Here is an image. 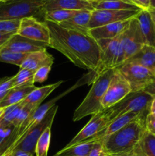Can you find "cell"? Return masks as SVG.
<instances>
[{
	"mask_svg": "<svg viewBox=\"0 0 155 156\" xmlns=\"http://www.w3.org/2000/svg\"><path fill=\"white\" fill-rule=\"evenodd\" d=\"M50 34L49 47L66 56L71 62L84 69L93 71L100 61V48L91 35L67 30L58 24L43 21Z\"/></svg>",
	"mask_w": 155,
	"mask_h": 156,
	"instance_id": "cell-1",
	"label": "cell"
},
{
	"mask_svg": "<svg viewBox=\"0 0 155 156\" xmlns=\"http://www.w3.org/2000/svg\"><path fill=\"white\" fill-rule=\"evenodd\" d=\"M145 131V120L140 119L131 122L100 141L108 155L129 153L134 152Z\"/></svg>",
	"mask_w": 155,
	"mask_h": 156,
	"instance_id": "cell-2",
	"label": "cell"
},
{
	"mask_svg": "<svg viewBox=\"0 0 155 156\" xmlns=\"http://www.w3.org/2000/svg\"><path fill=\"white\" fill-rule=\"evenodd\" d=\"M114 72V69L106 70L92 81L89 92L74 112L73 121H78L84 117L94 115L103 110L102 108V100L113 76Z\"/></svg>",
	"mask_w": 155,
	"mask_h": 156,
	"instance_id": "cell-3",
	"label": "cell"
},
{
	"mask_svg": "<svg viewBox=\"0 0 155 156\" xmlns=\"http://www.w3.org/2000/svg\"><path fill=\"white\" fill-rule=\"evenodd\" d=\"M155 97L144 91H132L122 100L110 108L106 109L110 122L116 117L129 112H135L147 116L150 108Z\"/></svg>",
	"mask_w": 155,
	"mask_h": 156,
	"instance_id": "cell-4",
	"label": "cell"
},
{
	"mask_svg": "<svg viewBox=\"0 0 155 156\" xmlns=\"http://www.w3.org/2000/svg\"><path fill=\"white\" fill-rule=\"evenodd\" d=\"M145 45L144 37L136 18L131 19L129 27L119 37L118 56L115 67L129 60Z\"/></svg>",
	"mask_w": 155,
	"mask_h": 156,
	"instance_id": "cell-5",
	"label": "cell"
},
{
	"mask_svg": "<svg viewBox=\"0 0 155 156\" xmlns=\"http://www.w3.org/2000/svg\"><path fill=\"white\" fill-rule=\"evenodd\" d=\"M49 0H9L0 5V20L35 18Z\"/></svg>",
	"mask_w": 155,
	"mask_h": 156,
	"instance_id": "cell-6",
	"label": "cell"
},
{
	"mask_svg": "<svg viewBox=\"0 0 155 156\" xmlns=\"http://www.w3.org/2000/svg\"><path fill=\"white\" fill-rule=\"evenodd\" d=\"M58 108H59V106L57 105H54L51 109H50V111L46 113V114L44 116L43 118L39 123L29 129L28 131L15 145L9 148L6 152H11L14 149H19V150L30 152L33 155H35L36 143L43 133L47 128L52 126Z\"/></svg>",
	"mask_w": 155,
	"mask_h": 156,
	"instance_id": "cell-7",
	"label": "cell"
},
{
	"mask_svg": "<svg viewBox=\"0 0 155 156\" xmlns=\"http://www.w3.org/2000/svg\"><path fill=\"white\" fill-rule=\"evenodd\" d=\"M115 69L127 81L132 91H144L155 81V75L138 63L126 62Z\"/></svg>",
	"mask_w": 155,
	"mask_h": 156,
	"instance_id": "cell-8",
	"label": "cell"
},
{
	"mask_svg": "<svg viewBox=\"0 0 155 156\" xmlns=\"http://www.w3.org/2000/svg\"><path fill=\"white\" fill-rule=\"evenodd\" d=\"M119 37L120 35L113 39H101L97 41L100 48V56L98 66L95 69L91 71L94 73L93 76L91 77L92 81L99 74L103 73L106 70L115 69L118 56Z\"/></svg>",
	"mask_w": 155,
	"mask_h": 156,
	"instance_id": "cell-9",
	"label": "cell"
},
{
	"mask_svg": "<svg viewBox=\"0 0 155 156\" xmlns=\"http://www.w3.org/2000/svg\"><path fill=\"white\" fill-rule=\"evenodd\" d=\"M114 69L113 76L102 100V108L103 110L110 108L132 92L130 85L126 79L116 69Z\"/></svg>",
	"mask_w": 155,
	"mask_h": 156,
	"instance_id": "cell-10",
	"label": "cell"
},
{
	"mask_svg": "<svg viewBox=\"0 0 155 156\" xmlns=\"http://www.w3.org/2000/svg\"><path fill=\"white\" fill-rule=\"evenodd\" d=\"M109 123L110 120L109 118L107 111L106 110H102L97 114L92 115L89 122L65 147H69L73 145L92 140L95 136L102 132Z\"/></svg>",
	"mask_w": 155,
	"mask_h": 156,
	"instance_id": "cell-11",
	"label": "cell"
},
{
	"mask_svg": "<svg viewBox=\"0 0 155 156\" xmlns=\"http://www.w3.org/2000/svg\"><path fill=\"white\" fill-rule=\"evenodd\" d=\"M141 11L135 10H97L91 12L90 30L106 24L127 21L135 18Z\"/></svg>",
	"mask_w": 155,
	"mask_h": 156,
	"instance_id": "cell-12",
	"label": "cell"
},
{
	"mask_svg": "<svg viewBox=\"0 0 155 156\" xmlns=\"http://www.w3.org/2000/svg\"><path fill=\"white\" fill-rule=\"evenodd\" d=\"M18 34L33 41L50 44V30L44 21H40L33 17L21 19Z\"/></svg>",
	"mask_w": 155,
	"mask_h": 156,
	"instance_id": "cell-13",
	"label": "cell"
},
{
	"mask_svg": "<svg viewBox=\"0 0 155 156\" xmlns=\"http://www.w3.org/2000/svg\"><path fill=\"white\" fill-rule=\"evenodd\" d=\"M48 47V44L45 43L28 39L16 34L1 48L15 53H30L46 50Z\"/></svg>",
	"mask_w": 155,
	"mask_h": 156,
	"instance_id": "cell-14",
	"label": "cell"
},
{
	"mask_svg": "<svg viewBox=\"0 0 155 156\" xmlns=\"http://www.w3.org/2000/svg\"><path fill=\"white\" fill-rule=\"evenodd\" d=\"M146 117H147V116L138 114V113H126V114H123V115L122 116H119V117H116V118L114 119L113 120H112L102 132H100V133H98L97 136H95L92 140H101L102 139L105 138V137L114 133L118 131L119 129H120L121 128L124 127L125 126L129 124L131 122L135 121V120H140V119L146 120Z\"/></svg>",
	"mask_w": 155,
	"mask_h": 156,
	"instance_id": "cell-15",
	"label": "cell"
},
{
	"mask_svg": "<svg viewBox=\"0 0 155 156\" xmlns=\"http://www.w3.org/2000/svg\"><path fill=\"white\" fill-rule=\"evenodd\" d=\"M130 21L131 19L127 20V21H119V22L91 29L90 35L95 41H99L101 39H113L119 36L127 29Z\"/></svg>",
	"mask_w": 155,
	"mask_h": 156,
	"instance_id": "cell-16",
	"label": "cell"
},
{
	"mask_svg": "<svg viewBox=\"0 0 155 156\" xmlns=\"http://www.w3.org/2000/svg\"><path fill=\"white\" fill-rule=\"evenodd\" d=\"M65 9L74 11H94L92 3L86 0H49L43 8V15L46 12Z\"/></svg>",
	"mask_w": 155,
	"mask_h": 156,
	"instance_id": "cell-17",
	"label": "cell"
},
{
	"mask_svg": "<svg viewBox=\"0 0 155 156\" xmlns=\"http://www.w3.org/2000/svg\"><path fill=\"white\" fill-rule=\"evenodd\" d=\"M92 12L86 10L79 11L74 17L60 23L59 25L67 30H74L85 35H90L89 22Z\"/></svg>",
	"mask_w": 155,
	"mask_h": 156,
	"instance_id": "cell-18",
	"label": "cell"
},
{
	"mask_svg": "<svg viewBox=\"0 0 155 156\" xmlns=\"http://www.w3.org/2000/svg\"><path fill=\"white\" fill-rule=\"evenodd\" d=\"M135 18L139 23L146 45L155 47V21L148 10H141Z\"/></svg>",
	"mask_w": 155,
	"mask_h": 156,
	"instance_id": "cell-19",
	"label": "cell"
},
{
	"mask_svg": "<svg viewBox=\"0 0 155 156\" xmlns=\"http://www.w3.org/2000/svg\"><path fill=\"white\" fill-rule=\"evenodd\" d=\"M53 56L50 54L46 50H44L29 53L20 68L27 69L35 72L43 66H53Z\"/></svg>",
	"mask_w": 155,
	"mask_h": 156,
	"instance_id": "cell-20",
	"label": "cell"
},
{
	"mask_svg": "<svg viewBox=\"0 0 155 156\" xmlns=\"http://www.w3.org/2000/svg\"><path fill=\"white\" fill-rule=\"evenodd\" d=\"M36 88V87H35V85L14 87L8 92L5 97L0 101V108H6L12 105L21 103Z\"/></svg>",
	"mask_w": 155,
	"mask_h": 156,
	"instance_id": "cell-21",
	"label": "cell"
},
{
	"mask_svg": "<svg viewBox=\"0 0 155 156\" xmlns=\"http://www.w3.org/2000/svg\"><path fill=\"white\" fill-rule=\"evenodd\" d=\"M126 62L138 63L148 69L155 75V47L144 45L136 54Z\"/></svg>",
	"mask_w": 155,
	"mask_h": 156,
	"instance_id": "cell-22",
	"label": "cell"
},
{
	"mask_svg": "<svg viewBox=\"0 0 155 156\" xmlns=\"http://www.w3.org/2000/svg\"><path fill=\"white\" fill-rule=\"evenodd\" d=\"M63 81H59L54 84L43 86L41 88H36L32 92L27 95V97L23 101L24 105H30L31 106L38 108L41 105V103L54 91L57 88Z\"/></svg>",
	"mask_w": 155,
	"mask_h": 156,
	"instance_id": "cell-23",
	"label": "cell"
},
{
	"mask_svg": "<svg viewBox=\"0 0 155 156\" xmlns=\"http://www.w3.org/2000/svg\"><path fill=\"white\" fill-rule=\"evenodd\" d=\"M92 5L97 10H142L133 3L124 0H99Z\"/></svg>",
	"mask_w": 155,
	"mask_h": 156,
	"instance_id": "cell-24",
	"label": "cell"
},
{
	"mask_svg": "<svg viewBox=\"0 0 155 156\" xmlns=\"http://www.w3.org/2000/svg\"><path fill=\"white\" fill-rule=\"evenodd\" d=\"M96 141V140H89L69 147H64L53 156H88Z\"/></svg>",
	"mask_w": 155,
	"mask_h": 156,
	"instance_id": "cell-25",
	"label": "cell"
},
{
	"mask_svg": "<svg viewBox=\"0 0 155 156\" xmlns=\"http://www.w3.org/2000/svg\"><path fill=\"white\" fill-rule=\"evenodd\" d=\"M134 152L139 156H155V136L146 130Z\"/></svg>",
	"mask_w": 155,
	"mask_h": 156,
	"instance_id": "cell-26",
	"label": "cell"
},
{
	"mask_svg": "<svg viewBox=\"0 0 155 156\" xmlns=\"http://www.w3.org/2000/svg\"><path fill=\"white\" fill-rule=\"evenodd\" d=\"M79 11L65 10V9H56V10L46 12L44 14V21H51L59 24L63 21L74 17Z\"/></svg>",
	"mask_w": 155,
	"mask_h": 156,
	"instance_id": "cell-27",
	"label": "cell"
},
{
	"mask_svg": "<svg viewBox=\"0 0 155 156\" xmlns=\"http://www.w3.org/2000/svg\"><path fill=\"white\" fill-rule=\"evenodd\" d=\"M35 72L27 69H21L20 71L12 76V85L14 87L18 86H32L34 85L33 77Z\"/></svg>",
	"mask_w": 155,
	"mask_h": 156,
	"instance_id": "cell-28",
	"label": "cell"
},
{
	"mask_svg": "<svg viewBox=\"0 0 155 156\" xmlns=\"http://www.w3.org/2000/svg\"><path fill=\"white\" fill-rule=\"evenodd\" d=\"M29 53H15L5 49H0V62L13 64L21 67Z\"/></svg>",
	"mask_w": 155,
	"mask_h": 156,
	"instance_id": "cell-29",
	"label": "cell"
},
{
	"mask_svg": "<svg viewBox=\"0 0 155 156\" xmlns=\"http://www.w3.org/2000/svg\"><path fill=\"white\" fill-rule=\"evenodd\" d=\"M51 140V127H48L38 140L35 149L36 156H48V151Z\"/></svg>",
	"mask_w": 155,
	"mask_h": 156,
	"instance_id": "cell-30",
	"label": "cell"
},
{
	"mask_svg": "<svg viewBox=\"0 0 155 156\" xmlns=\"http://www.w3.org/2000/svg\"><path fill=\"white\" fill-rule=\"evenodd\" d=\"M24 105V104L22 101L19 104L6 108L3 115L0 117V126H8L12 125V123Z\"/></svg>",
	"mask_w": 155,
	"mask_h": 156,
	"instance_id": "cell-31",
	"label": "cell"
},
{
	"mask_svg": "<svg viewBox=\"0 0 155 156\" xmlns=\"http://www.w3.org/2000/svg\"><path fill=\"white\" fill-rule=\"evenodd\" d=\"M20 19L0 20V32L5 34H17L21 24Z\"/></svg>",
	"mask_w": 155,
	"mask_h": 156,
	"instance_id": "cell-32",
	"label": "cell"
},
{
	"mask_svg": "<svg viewBox=\"0 0 155 156\" xmlns=\"http://www.w3.org/2000/svg\"><path fill=\"white\" fill-rule=\"evenodd\" d=\"M36 108H35V107L31 106V105H24V107L21 108V111H19L16 118L15 119V120H14L13 123H12V125L14 126L15 129H18V128L21 126V123H22L23 122L30 116V114H31L33 111H34Z\"/></svg>",
	"mask_w": 155,
	"mask_h": 156,
	"instance_id": "cell-33",
	"label": "cell"
},
{
	"mask_svg": "<svg viewBox=\"0 0 155 156\" xmlns=\"http://www.w3.org/2000/svg\"><path fill=\"white\" fill-rule=\"evenodd\" d=\"M51 68L52 66H46L41 67V68L38 69L36 71H35L33 83L35 84L36 82L42 83V82H45L48 78L49 73L51 70Z\"/></svg>",
	"mask_w": 155,
	"mask_h": 156,
	"instance_id": "cell-34",
	"label": "cell"
},
{
	"mask_svg": "<svg viewBox=\"0 0 155 156\" xmlns=\"http://www.w3.org/2000/svg\"><path fill=\"white\" fill-rule=\"evenodd\" d=\"M13 88L12 77H5L0 79V101L5 97L9 91Z\"/></svg>",
	"mask_w": 155,
	"mask_h": 156,
	"instance_id": "cell-35",
	"label": "cell"
},
{
	"mask_svg": "<svg viewBox=\"0 0 155 156\" xmlns=\"http://www.w3.org/2000/svg\"><path fill=\"white\" fill-rule=\"evenodd\" d=\"M88 156H108L107 152L105 150L103 143L100 140L96 141Z\"/></svg>",
	"mask_w": 155,
	"mask_h": 156,
	"instance_id": "cell-36",
	"label": "cell"
},
{
	"mask_svg": "<svg viewBox=\"0 0 155 156\" xmlns=\"http://www.w3.org/2000/svg\"><path fill=\"white\" fill-rule=\"evenodd\" d=\"M15 127L13 125L8 126H0V150L9 136L12 133Z\"/></svg>",
	"mask_w": 155,
	"mask_h": 156,
	"instance_id": "cell-37",
	"label": "cell"
},
{
	"mask_svg": "<svg viewBox=\"0 0 155 156\" xmlns=\"http://www.w3.org/2000/svg\"><path fill=\"white\" fill-rule=\"evenodd\" d=\"M146 130L155 136V114H149L145 120Z\"/></svg>",
	"mask_w": 155,
	"mask_h": 156,
	"instance_id": "cell-38",
	"label": "cell"
},
{
	"mask_svg": "<svg viewBox=\"0 0 155 156\" xmlns=\"http://www.w3.org/2000/svg\"><path fill=\"white\" fill-rule=\"evenodd\" d=\"M131 1L142 10H149L150 9V0H131Z\"/></svg>",
	"mask_w": 155,
	"mask_h": 156,
	"instance_id": "cell-39",
	"label": "cell"
},
{
	"mask_svg": "<svg viewBox=\"0 0 155 156\" xmlns=\"http://www.w3.org/2000/svg\"><path fill=\"white\" fill-rule=\"evenodd\" d=\"M16 34H5L0 32V48L2 47Z\"/></svg>",
	"mask_w": 155,
	"mask_h": 156,
	"instance_id": "cell-40",
	"label": "cell"
},
{
	"mask_svg": "<svg viewBox=\"0 0 155 156\" xmlns=\"http://www.w3.org/2000/svg\"><path fill=\"white\" fill-rule=\"evenodd\" d=\"M9 152L10 156H33L34 155L30 153V152H24V151L19 150V149H14V150L11 151V152Z\"/></svg>",
	"mask_w": 155,
	"mask_h": 156,
	"instance_id": "cell-41",
	"label": "cell"
},
{
	"mask_svg": "<svg viewBox=\"0 0 155 156\" xmlns=\"http://www.w3.org/2000/svg\"><path fill=\"white\" fill-rule=\"evenodd\" d=\"M144 91H146V92H147L148 94L153 95V97H155V81L153 82V83L150 84L149 86H147Z\"/></svg>",
	"mask_w": 155,
	"mask_h": 156,
	"instance_id": "cell-42",
	"label": "cell"
},
{
	"mask_svg": "<svg viewBox=\"0 0 155 156\" xmlns=\"http://www.w3.org/2000/svg\"><path fill=\"white\" fill-rule=\"evenodd\" d=\"M108 156H139L137 155L135 152H129V153H123V154H118V155H108Z\"/></svg>",
	"mask_w": 155,
	"mask_h": 156,
	"instance_id": "cell-43",
	"label": "cell"
},
{
	"mask_svg": "<svg viewBox=\"0 0 155 156\" xmlns=\"http://www.w3.org/2000/svg\"><path fill=\"white\" fill-rule=\"evenodd\" d=\"M149 114H155V98L153 99V101H152V103H151V105H150V113H149Z\"/></svg>",
	"mask_w": 155,
	"mask_h": 156,
	"instance_id": "cell-44",
	"label": "cell"
},
{
	"mask_svg": "<svg viewBox=\"0 0 155 156\" xmlns=\"http://www.w3.org/2000/svg\"><path fill=\"white\" fill-rule=\"evenodd\" d=\"M148 11H149V12H150V15H151V16H152V18H153V21H155V9H150Z\"/></svg>",
	"mask_w": 155,
	"mask_h": 156,
	"instance_id": "cell-45",
	"label": "cell"
},
{
	"mask_svg": "<svg viewBox=\"0 0 155 156\" xmlns=\"http://www.w3.org/2000/svg\"><path fill=\"white\" fill-rule=\"evenodd\" d=\"M150 9H155V0H150Z\"/></svg>",
	"mask_w": 155,
	"mask_h": 156,
	"instance_id": "cell-46",
	"label": "cell"
},
{
	"mask_svg": "<svg viewBox=\"0 0 155 156\" xmlns=\"http://www.w3.org/2000/svg\"><path fill=\"white\" fill-rule=\"evenodd\" d=\"M5 108H0V117L3 115V114L5 113Z\"/></svg>",
	"mask_w": 155,
	"mask_h": 156,
	"instance_id": "cell-47",
	"label": "cell"
},
{
	"mask_svg": "<svg viewBox=\"0 0 155 156\" xmlns=\"http://www.w3.org/2000/svg\"><path fill=\"white\" fill-rule=\"evenodd\" d=\"M0 156H10V155H9V152H5V153H3L2 155H0Z\"/></svg>",
	"mask_w": 155,
	"mask_h": 156,
	"instance_id": "cell-48",
	"label": "cell"
},
{
	"mask_svg": "<svg viewBox=\"0 0 155 156\" xmlns=\"http://www.w3.org/2000/svg\"><path fill=\"white\" fill-rule=\"evenodd\" d=\"M86 1H88V2H90L93 3V2H96L99 1V0H86Z\"/></svg>",
	"mask_w": 155,
	"mask_h": 156,
	"instance_id": "cell-49",
	"label": "cell"
},
{
	"mask_svg": "<svg viewBox=\"0 0 155 156\" xmlns=\"http://www.w3.org/2000/svg\"><path fill=\"white\" fill-rule=\"evenodd\" d=\"M7 1H9V0H0V2L4 3V2H7Z\"/></svg>",
	"mask_w": 155,
	"mask_h": 156,
	"instance_id": "cell-50",
	"label": "cell"
},
{
	"mask_svg": "<svg viewBox=\"0 0 155 156\" xmlns=\"http://www.w3.org/2000/svg\"><path fill=\"white\" fill-rule=\"evenodd\" d=\"M124 1L128 2H131V3H132V1H131V0H124ZM133 4H134V3H133Z\"/></svg>",
	"mask_w": 155,
	"mask_h": 156,
	"instance_id": "cell-51",
	"label": "cell"
},
{
	"mask_svg": "<svg viewBox=\"0 0 155 156\" xmlns=\"http://www.w3.org/2000/svg\"><path fill=\"white\" fill-rule=\"evenodd\" d=\"M1 4H2V2H0V5H1Z\"/></svg>",
	"mask_w": 155,
	"mask_h": 156,
	"instance_id": "cell-52",
	"label": "cell"
}]
</instances>
